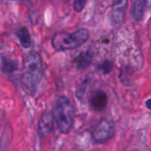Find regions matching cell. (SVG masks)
Segmentation results:
<instances>
[{
    "mask_svg": "<svg viewBox=\"0 0 151 151\" xmlns=\"http://www.w3.org/2000/svg\"><path fill=\"white\" fill-rule=\"evenodd\" d=\"M16 35L19 38V42H20L22 47L27 49V48H29L31 46V44H32L31 36H30V34H29L27 27H19L16 31Z\"/></svg>",
    "mask_w": 151,
    "mask_h": 151,
    "instance_id": "9",
    "label": "cell"
},
{
    "mask_svg": "<svg viewBox=\"0 0 151 151\" xmlns=\"http://www.w3.org/2000/svg\"><path fill=\"white\" fill-rule=\"evenodd\" d=\"M74 107L70 99L65 96L58 98L55 105L54 119L58 129L62 134H68L74 122Z\"/></svg>",
    "mask_w": 151,
    "mask_h": 151,
    "instance_id": "2",
    "label": "cell"
},
{
    "mask_svg": "<svg viewBox=\"0 0 151 151\" xmlns=\"http://www.w3.org/2000/svg\"><path fill=\"white\" fill-rule=\"evenodd\" d=\"M19 1H26V0H19Z\"/></svg>",
    "mask_w": 151,
    "mask_h": 151,
    "instance_id": "16",
    "label": "cell"
},
{
    "mask_svg": "<svg viewBox=\"0 0 151 151\" xmlns=\"http://www.w3.org/2000/svg\"><path fill=\"white\" fill-rule=\"evenodd\" d=\"M42 61L41 56L35 52L28 53L24 60V72L21 76V84L24 89L29 94L34 95L42 79Z\"/></svg>",
    "mask_w": 151,
    "mask_h": 151,
    "instance_id": "1",
    "label": "cell"
},
{
    "mask_svg": "<svg viewBox=\"0 0 151 151\" xmlns=\"http://www.w3.org/2000/svg\"><path fill=\"white\" fill-rule=\"evenodd\" d=\"M55 123L54 114L51 111H46L38 121V135L41 139L46 138L53 130Z\"/></svg>",
    "mask_w": 151,
    "mask_h": 151,
    "instance_id": "5",
    "label": "cell"
},
{
    "mask_svg": "<svg viewBox=\"0 0 151 151\" xmlns=\"http://www.w3.org/2000/svg\"><path fill=\"white\" fill-rule=\"evenodd\" d=\"M87 2H88V0H74V2H73V9H74V11L77 12H81L84 9Z\"/></svg>",
    "mask_w": 151,
    "mask_h": 151,
    "instance_id": "12",
    "label": "cell"
},
{
    "mask_svg": "<svg viewBox=\"0 0 151 151\" xmlns=\"http://www.w3.org/2000/svg\"><path fill=\"white\" fill-rule=\"evenodd\" d=\"M3 115H4V113H3V111H1V110H0V125H1V122H2Z\"/></svg>",
    "mask_w": 151,
    "mask_h": 151,
    "instance_id": "15",
    "label": "cell"
},
{
    "mask_svg": "<svg viewBox=\"0 0 151 151\" xmlns=\"http://www.w3.org/2000/svg\"><path fill=\"white\" fill-rule=\"evenodd\" d=\"M146 106H147V108H148L149 110H151V98L150 99H149V100H147V102H146Z\"/></svg>",
    "mask_w": 151,
    "mask_h": 151,
    "instance_id": "14",
    "label": "cell"
},
{
    "mask_svg": "<svg viewBox=\"0 0 151 151\" xmlns=\"http://www.w3.org/2000/svg\"><path fill=\"white\" fill-rule=\"evenodd\" d=\"M91 107L96 111H102L107 104V96L102 90H96L89 98Z\"/></svg>",
    "mask_w": 151,
    "mask_h": 151,
    "instance_id": "7",
    "label": "cell"
},
{
    "mask_svg": "<svg viewBox=\"0 0 151 151\" xmlns=\"http://www.w3.org/2000/svg\"><path fill=\"white\" fill-rule=\"evenodd\" d=\"M19 64L17 60L9 59V58H4L2 60V69L4 73H13L18 69Z\"/></svg>",
    "mask_w": 151,
    "mask_h": 151,
    "instance_id": "11",
    "label": "cell"
},
{
    "mask_svg": "<svg viewBox=\"0 0 151 151\" xmlns=\"http://www.w3.org/2000/svg\"><path fill=\"white\" fill-rule=\"evenodd\" d=\"M128 0H114L111 11V20L114 27L120 26L125 18Z\"/></svg>",
    "mask_w": 151,
    "mask_h": 151,
    "instance_id": "6",
    "label": "cell"
},
{
    "mask_svg": "<svg viewBox=\"0 0 151 151\" xmlns=\"http://www.w3.org/2000/svg\"><path fill=\"white\" fill-rule=\"evenodd\" d=\"M89 38V32L86 28L79 29L73 33H57L51 40V45L56 50H74L84 44Z\"/></svg>",
    "mask_w": 151,
    "mask_h": 151,
    "instance_id": "3",
    "label": "cell"
},
{
    "mask_svg": "<svg viewBox=\"0 0 151 151\" xmlns=\"http://www.w3.org/2000/svg\"><path fill=\"white\" fill-rule=\"evenodd\" d=\"M146 0H135L132 7V17L134 20L140 21L144 14Z\"/></svg>",
    "mask_w": 151,
    "mask_h": 151,
    "instance_id": "8",
    "label": "cell"
},
{
    "mask_svg": "<svg viewBox=\"0 0 151 151\" xmlns=\"http://www.w3.org/2000/svg\"><path fill=\"white\" fill-rule=\"evenodd\" d=\"M111 67H112L111 63V62L106 61V62H104V63H102L101 65H99L98 69H99V71H100V72H102L103 73L106 74V73H110V72H111Z\"/></svg>",
    "mask_w": 151,
    "mask_h": 151,
    "instance_id": "13",
    "label": "cell"
},
{
    "mask_svg": "<svg viewBox=\"0 0 151 151\" xmlns=\"http://www.w3.org/2000/svg\"><path fill=\"white\" fill-rule=\"evenodd\" d=\"M91 61H92V55L88 51L81 53L74 59V63H75L76 66L79 69H85V68H87L91 64Z\"/></svg>",
    "mask_w": 151,
    "mask_h": 151,
    "instance_id": "10",
    "label": "cell"
},
{
    "mask_svg": "<svg viewBox=\"0 0 151 151\" xmlns=\"http://www.w3.org/2000/svg\"><path fill=\"white\" fill-rule=\"evenodd\" d=\"M114 131L115 127L113 122L109 119H104L94 127L91 132V137L94 142L102 144L108 142L113 136Z\"/></svg>",
    "mask_w": 151,
    "mask_h": 151,
    "instance_id": "4",
    "label": "cell"
}]
</instances>
